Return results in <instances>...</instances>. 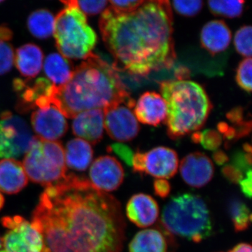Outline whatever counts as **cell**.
<instances>
[{
    "label": "cell",
    "mask_w": 252,
    "mask_h": 252,
    "mask_svg": "<svg viewBox=\"0 0 252 252\" xmlns=\"http://www.w3.org/2000/svg\"><path fill=\"white\" fill-rule=\"evenodd\" d=\"M14 51L12 46L0 41V75L9 72L14 65Z\"/></svg>",
    "instance_id": "1f68e13d"
},
{
    "label": "cell",
    "mask_w": 252,
    "mask_h": 252,
    "mask_svg": "<svg viewBox=\"0 0 252 252\" xmlns=\"http://www.w3.org/2000/svg\"><path fill=\"white\" fill-rule=\"evenodd\" d=\"M31 123L37 137L43 140H59L68 130L65 117L54 104L36 109L32 114Z\"/></svg>",
    "instance_id": "5bb4252c"
},
{
    "label": "cell",
    "mask_w": 252,
    "mask_h": 252,
    "mask_svg": "<svg viewBox=\"0 0 252 252\" xmlns=\"http://www.w3.org/2000/svg\"><path fill=\"white\" fill-rule=\"evenodd\" d=\"M33 139L26 121L9 112L0 115V157L14 159L26 154Z\"/></svg>",
    "instance_id": "ba28073f"
},
{
    "label": "cell",
    "mask_w": 252,
    "mask_h": 252,
    "mask_svg": "<svg viewBox=\"0 0 252 252\" xmlns=\"http://www.w3.org/2000/svg\"><path fill=\"white\" fill-rule=\"evenodd\" d=\"M154 193L160 198H165L170 195L171 186L168 181L164 179H157L154 182Z\"/></svg>",
    "instance_id": "d590c367"
},
{
    "label": "cell",
    "mask_w": 252,
    "mask_h": 252,
    "mask_svg": "<svg viewBox=\"0 0 252 252\" xmlns=\"http://www.w3.org/2000/svg\"><path fill=\"white\" fill-rule=\"evenodd\" d=\"M104 111L94 109L85 111L74 117L72 132L80 139L96 144L100 142L104 133Z\"/></svg>",
    "instance_id": "e0dca14e"
},
{
    "label": "cell",
    "mask_w": 252,
    "mask_h": 252,
    "mask_svg": "<svg viewBox=\"0 0 252 252\" xmlns=\"http://www.w3.org/2000/svg\"><path fill=\"white\" fill-rule=\"evenodd\" d=\"M55 18L49 10L33 11L28 18V28L34 37L46 39L54 34Z\"/></svg>",
    "instance_id": "d4e9b609"
},
{
    "label": "cell",
    "mask_w": 252,
    "mask_h": 252,
    "mask_svg": "<svg viewBox=\"0 0 252 252\" xmlns=\"http://www.w3.org/2000/svg\"><path fill=\"white\" fill-rule=\"evenodd\" d=\"M167 240L157 229L141 230L129 245V252H167Z\"/></svg>",
    "instance_id": "603a6c76"
},
{
    "label": "cell",
    "mask_w": 252,
    "mask_h": 252,
    "mask_svg": "<svg viewBox=\"0 0 252 252\" xmlns=\"http://www.w3.org/2000/svg\"><path fill=\"white\" fill-rule=\"evenodd\" d=\"M5 203V199L4 195H2V193L0 192V210H1V209L3 208V207H4Z\"/></svg>",
    "instance_id": "b9f144b4"
},
{
    "label": "cell",
    "mask_w": 252,
    "mask_h": 252,
    "mask_svg": "<svg viewBox=\"0 0 252 252\" xmlns=\"http://www.w3.org/2000/svg\"><path fill=\"white\" fill-rule=\"evenodd\" d=\"M135 104L131 99L111 104L103 109L104 128L112 140L129 142L138 135L140 126L132 111Z\"/></svg>",
    "instance_id": "8fae6325"
},
{
    "label": "cell",
    "mask_w": 252,
    "mask_h": 252,
    "mask_svg": "<svg viewBox=\"0 0 252 252\" xmlns=\"http://www.w3.org/2000/svg\"><path fill=\"white\" fill-rule=\"evenodd\" d=\"M74 69L70 61L59 54L49 55L44 63L46 75L56 86L67 84L72 77Z\"/></svg>",
    "instance_id": "cb8c5ba5"
},
{
    "label": "cell",
    "mask_w": 252,
    "mask_h": 252,
    "mask_svg": "<svg viewBox=\"0 0 252 252\" xmlns=\"http://www.w3.org/2000/svg\"><path fill=\"white\" fill-rule=\"evenodd\" d=\"M77 6L85 15L94 16L102 12L108 0H76Z\"/></svg>",
    "instance_id": "d6a6232c"
},
{
    "label": "cell",
    "mask_w": 252,
    "mask_h": 252,
    "mask_svg": "<svg viewBox=\"0 0 252 252\" xmlns=\"http://www.w3.org/2000/svg\"><path fill=\"white\" fill-rule=\"evenodd\" d=\"M4 0H0V2H1V1H4Z\"/></svg>",
    "instance_id": "f6af8a7d"
},
{
    "label": "cell",
    "mask_w": 252,
    "mask_h": 252,
    "mask_svg": "<svg viewBox=\"0 0 252 252\" xmlns=\"http://www.w3.org/2000/svg\"><path fill=\"white\" fill-rule=\"evenodd\" d=\"M0 252H7L5 251V250H0Z\"/></svg>",
    "instance_id": "ee69618b"
},
{
    "label": "cell",
    "mask_w": 252,
    "mask_h": 252,
    "mask_svg": "<svg viewBox=\"0 0 252 252\" xmlns=\"http://www.w3.org/2000/svg\"><path fill=\"white\" fill-rule=\"evenodd\" d=\"M94 151L91 144L82 139L71 140L64 152L65 163L77 171H85L92 162Z\"/></svg>",
    "instance_id": "7402d4cb"
},
{
    "label": "cell",
    "mask_w": 252,
    "mask_h": 252,
    "mask_svg": "<svg viewBox=\"0 0 252 252\" xmlns=\"http://www.w3.org/2000/svg\"><path fill=\"white\" fill-rule=\"evenodd\" d=\"M172 2L176 12L185 17H194L203 6V0H172Z\"/></svg>",
    "instance_id": "4dcf8cb0"
},
{
    "label": "cell",
    "mask_w": 252,
    "mask_h": 252,
    "mask_svg": "<svg viewBox=\"0 0 252 252\" xmlns=\"http://www.w3.org/2000/svg\"><path fill=\"white\" fill-rule=\"evenodd\" d=\"M192 140L196 143H200L204 148L208 150H216L222 142L220 132L215 130H207L203 132L193 133Z\"/></svg>",
    "instance_id": "f546056e"
},
{
    "label": "cell",
    "mask_w": 252,
    "mask_h": 252,
    "mask_svg": "<svg viewBox=\"0 0 252 252\" xmlns=\"http://www.w3.org/2000/svg\"><path fill=\"white\" fill-rule=\"evenodd\" d=\"M31 223L42 235V252H122L125 241L117 199L73 174L46 187Z\"/></svg>",
    "instance_id": "6da1fadb"
},
{
    "label": "cell",
    "mask_w": 252,
    "mask_h": 252,
    "mask_svg": "<svg viewBox=\"0 0 252 252\" xmlns=\"http://www.w3.org/2000/svg\"><path fill=\"white\" fill-rule=\"evenodd\" d=\"M160 91L166 102L165 122L170 138L177 140L203 127L212 108L203 86L180 79L162 81Z\"/></svg>",
    "instance_id": "277c9868"
},
{
    "label": "cell",
    "mask_w": 252,
    "mask_h": 252,
    "mask_svg": "<svg viewBox=\"0 0 252 252\" xmlns=\"http://www.w3.org/2000/svg\"><path fill=\"white\" fill-rule=\"evenodd\" d=\"M56 46L66 59H86L97 44V34L77 6H68L55 19Z\"/></svg>",
    "instance_id": "8992f818"
},
{
    "label": "cell",
    "mask_w": 252,
    "mask_h": 252,
    "mask_svg": "<svg viewBox=\"0 0 252 252\" xmlns=\"http://www.w3.org/2000/svg\"><path fill=\"white\" fill-rule=\"evenodd\" d=\"M132 166L134 172L137 173L168 180L178 170V156L173 149L158 147L147 152H136L132 158Z\"/></svg>",
    "instance_id": "30bf717a"
},
{
    "label": "cell",
    "mask_w": 252,
    "mask_h": 252,
    "mask_svg": "<svg viewBox=\"0 0 252 252\" xmlns=\"http://www.w3.org/2000/svg\"><path fill=\"white\" fill-rule=\"evenodd\" d=\"M112 152L117 154L129 166H132V158L134 154L127 146L122 144H114L109 147Z\"/></svg>",
    "instance_id": "e575fe53"
},
{
    "label": "cell",
    "mask_w": 252,
    "mask_h": 252,
    "mask_svg": "<svg viewBox=\"0 0 252 252\" xmlns=\"http://www.w3.org/2000/svg\"><path fill=\"white\" fill-rule=\"evenodd\" d=\"M126 216L132 223L147 228L154 224L159 216L158 205L150 195L137 193L132 195L127 202Z\"/></svg>",
    "instance_id": "ac0fdd59"
},
{
    "label": "cell",
    "mask_w": 252,
    "mask_h": 252,
    "mask_svg": "<svg viewBox=\"0 0 252 252\" xmlns=\"http://www.w3.org/2000/svg\"><path fill=\"white\" fill-rule=\"evenodd\" d=\"M180 169L185 183L194 188L205 187L215 174L213 162L201 152H193L186 156L180 162Z\"/></svg>",
    "instance_id": "9a60e30c"
},
{
    "label": "cell",
    "mask_w": 252,
    "mask_h": 252,
    "mask_svg": "<svg viewBox=\"0 0 252 252\" xmlns=\"http://www.w3.org/2000/svg\"><path fill=\"white\" fill-rule=\"evenodd\" d=\"M169 0H144L134 11L104 9L99 28L119 71L145 77L173 65V18Z\"/></svg>",
    "instance_id": "7a4b0ae2"
},
{
    "label": "cell",
    "mask_w": 252,
    "mask_h": 252,
    "mask_svg": "<svg viewBox=\"0 0 252 252\" xmlns=\"http://www.w3.org/2000/svg\"><path fill=\"white\" fill-rule=\"evenodd\" d=\"M13 37V32L6 25L0 26V41H8Z\"/></svg>",
    "instance_id": "f35d334b"
},
{
    "label": "cell",
    "mask_w": 252,
    "mask_h": 252,
    "mask_svg": "<svg viewBox=\"0 0 252 252\" xmlns=\"http://www.w3.org/2000/svg\"><path fill=\"white\" fill-rule=\"evenodd\" d=\"M2 248V240H1V237H0V249Z\"/></svg>",
    "instance_id": "7bdbcfd3"
},
{
    "label": "cell",
    "mask_w": 252,
    "mask_h": 252,
    "mask_svg": "<svg viewBox=\"0 0 252 252\" xmlns=\"http://www.w3.org/2000/svg\"><path fill=\"white\" fill-rule=\"evenodd\" d=\"M23 165L32 182L46 187L59 182L67 175L62 144L39 137H34L25 156Z\"/></svg>",
    "instance_id": "52a82bcc"
},
{
    "label": "cell",
    "mask_w": 252,
    "mask_h": 252,
    "mask_svg": "<svg viewBox=\"0 0 252 252\" xmlns=\"http://www.w3.org/2000/svg\"><path fill=\"white\" fill-rule=\"evenodd\" d=\"M252 27L245 26L237 31L234 37V45L237 52L245 58L252 56Z\"/></svg>",
    "instance_id": "83f0119b"
},
{
    "label": "cell",
    "mask_w": 252,
    "mask_h": 252,
    "mask_svg": "<svg viewBox=\"0 0 252 252\" xmlns=\"http://www.w3.org/2000/svg\"><path fill=\"white\" fill-rule=\"evenodd\" d=\"M131 99L114 64L91 53L74 69L67 84L56 86L52 104L64 117L74 118L85 111L104 109L111 104Z\"/></svg>",
    "instance_id": "3957f363"
},
{
    "label": "cell",
    "mask_w": 252,
    "mask_h": 252,
    "mask_svg": "<svg viewBox=\"0 0 252 252\" xmlns=\"http://www.w3.org/2000/svg\"><path fill=\"white\" fill-rule=\"evenodd\" d=\"M31 80L16 79L13 81V87L18 95L16 109L21 113L45 107L52 101L56 86L46 78Z\"/></svg>",
    "instance_id": "7c38bea8"
},
{
    "label": "cell",
    "mask_w": 252,
    "mask_h": 252,
    "mask_svg": "<svg viewBox=\"0 0 252 252\" xmlns=\"http://www.w3.org/2000/svg\"><path fill=\"white\" fill-rule=\"evenodd\" d=\"M252 67L251 58H245L239 64L235 76L238 85L248 93L252 91Z\"/></svg>",
    "instance_id": "f1b7e54d"
},
{
    "label": "cell",
    "mask_w": 252,
    "mask_h": 252,
    "mask_svg": "<svg viewBox=\"0 0 252 252\" xmlns=\"http://www.w3.org/2000/svg\"><path fill=\"white\" fill-rule=\"evenodd\" d=\"M228 252H252V246L248 243H240Z\"/></svg>",
    "instance_id": "60d3db41"
},
{
    "label": "cell",
    "mask_w": 252,
    "mask_h": 252,
    "mask_svg": "<svg viewBox=\"0 0 252 252\" xmlns=\"http://www.w3.org/2000/svg\"><path fill=\"white\" fill-rule=\"evenodd\" d=\"M43 59L42 50L34 44H25L18 48L14 57L18 70L28 79L35 77L41 72Z\"/></svg>",
    "instance_id": "44dd1931"
},
{
    "label": "cell",
    "mask_w": 252,
    "mask_h": 252,
    "mask_svg": "<svg viewBox=\"0 0 252 252\" xmlns=\"http://www.w3.org/2000/svg\"><path fill=\"white\" fill-rule=\"evenodd\" d=\"M160 221L169 233L194 243L205 240L213 230L210 209L201 196L193 193L172 197L164 207Z\"/></svg>",
    "instance_id": "5b68a950"
},
{
    "label": "cell",
    "mask_w": 252,
    "mask_h": 252,
    "mask_svg": "<svg viewBox=\"0 0 252 252\" xmlns=\"http://www.w3.org/2000/svg\"><path fill=\"white\" fill-rule=\"evenodd\" d=\"M231 38V31L221 20L206 23L200 32L202 46L212 55L224 51L229 46Z\"/></svg>",
    "instance_id": "d6986e66"
},
{
    "label": "cell",
    "mask_w": 252,
    "mask_h": 252,
    "mask_svg": "<svg viewBox=\"0 0 252 252\" xmlns=\"http://www.w3.org/2000/svg\"><path fill=\"white\" fill-rule=\"evenodd\" d=\"M114 11L126 14L137 9L143 3L144 0H109Z\"/></svg>",
    "instance_id": "836d02e7"
},
{
    "label": "cell",
    "mask_w": 252,
    "mask_h": 252,
    "mask_svg": "<svg viewBox=\"0 0 252 252\" xmlns=\"http://www.w3.org/2000/svg\"><path fill=\"white\" fill-rule=\"evenodd\" d=\"M28 178L21 162L14 158L0 160V192L19 193L28 185Z\"/></svg>",
    "instance_id": "ffe728a7"
},
{
    "label": "cell",
    "mask_w": 252,
    "mask_h": 252,
    "mask_svg": "<svg viewBox=\"0 0 252 252\" xmlns=\"http://www.w3.org/2000/svg\"><path fill=\"white\" fill-rule=\"evenodd\" d=\"M134 114L137 120L142 124L159 126L166 119V102L161 94L157 93H144L135 104Z\"/></svg>",
    "instance_id": "2e32d148"
},
{
    "label": "cell",
    "mask_w": 252,
    "mask_h": 252,
    "mask_svg": "<svg viewBox=\"0 0 252 252\" xmlns=\"http://www.w3.org/2000/svg\"><path fill=\"white\" fill-rule=\"evenodd\" d=\"M124 170L116 158L102 156L93 162L89 182L94 188L108 193L117 190L124 180Z\"/></svg>",
    "instance_id": "4fadbf2b"
},
{
    "label": "cell",
    "mask_w": 252,
    "mask_h": 252,
    "mask_svg": "<svg viewBox=\"0 0 252 252\" xmlns=\"http://www.w3.org/2000/svg\"><path fill=\"white\" fill-rule=\"evenodd\" d=\"M245 0H208L209 9L215 16L228 18L242 16Z\"/></svg>",
    "instance_id": "484cf974"
},
{
    "label": "cell",
    "mask_w": 252,
    "mask_h": 252,
    "mask_svg": "<svg viewBox=\"0 0 252 252\" xmlns=\"http://www.w3.org/2000/svg\"><path fill=\"white\" fill-rule=\"evenodd\" d=\"M214 160L219 165H223L228 161V158L222 151H217L213 154Z\"/></svg>",
    "instance_id": "ab89813d"
},
{
    "label": "cell",
    "mask_w": 252,
    "mask_h": 252,
    "mask_svg": "<svg viewBox=\"0 0 252 252\" xmlns=\"http://www.w3.org/2000/svg\"><path fill=\"white\" fill-rule=\"evenodd\" d=\"M222 174L225 178L232 183H239L244 177L243 172L233 165H228L222 169Z\"/></svg>",
    "instance_id": "8d00e7d4"
},
{
    "label": "cell",
    "mask_w": 252,
    "mask_h": 252,
    "mask_svg": "<svg viewBox=\"0 0 252 252\" xmlns=\"http://www.w3.org/2000/svg\"><path fill=\"white\" fill-rule=\"evenodd\" d=\"M229 212L235 231L248 229L252 223V214L246 204L240 200H233L230 203Z\"/></svg>",
    "instance_id": "4316f807"
},
{
    "label": "cell",
    "mask_w": 252,
    "mask_h": 252,
    "mask_svg": "<svg viewBox=\"0 0 252 252\" xmlns=\"http://www.w3.org/2000/svg\"><path fill=\"white\" fill-rule=\"evenodd\" d=\"M1 225L7 228L2 247L7 252H42V235L31 223L21 216L4 217Z\"/></svg>",
    "instance_id": "9c48e42d"
},
{
    "label": "cell",
    "mask_w": 252,
    "mask_h": 252,
    "mask_svg": "<svg viewBox=\"0 0 252 252\" xmlns=\"http://www.w3.org/2000/svg\"><path fill=\"white\" fill-rule=\"evenodd\" d=\"M252 170H249L245 173V177L239 182L242 192L248 198L252 196Z\"/></svg>",
    "instance_id": "74e56055"
}]
</instances>
